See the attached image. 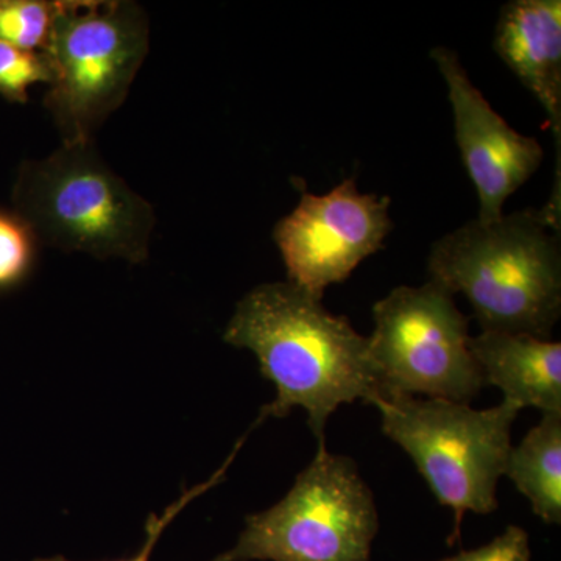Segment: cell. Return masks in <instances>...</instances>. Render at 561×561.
<instances>
[{"mask_svg":"<svg viewBox=\"0 0 561 561\" xmlns=\"http://www.w3.org/2000/svg\"><path fill=\"white\" fill-rule=\"evenodd\" d=\"M386 437L408 453L443 507L453 508L449 546L460 542L465 513L497 511V482L512 449V426L519 409L500 405L476 411L431 398L391 397L373 402Z\"/></svg>","mask_w":561,"mask_h":561,"instance_id":"cell-5","label":"cell"},{"mask_svg":"<svg viewBox=\"0 0 561 561\" xmlns=\"http://www.w3.org/2000/svg\"><path fill=\"white\" fill-rule=\"evenodd\" d=\"M54 20V2L0 0V41L31 51H43Z\"/></svg>","mask_w":561,"mask_h":561,"instance_id":"cell-13","label":"cell"},{"mask_svg":"<svg viewBox=\"0 0 561 561\" xmlns=\"http://www.w3.org/2000/svg\"><path fill=\"white\" fill-rule=\"evenodd\" d=\"M493 49L535 95L552 125L557 179L548 208L561 210V2L512 0L494 28Z\"/></svg>","mask_w":561,"mask_h":561,"instance_id":"cell-10","label":"cell"},{"mask_svg":"<svg viewBox=\"0 0 561 561\" xmlns=\"http://www.w3.org/2000/svg\"><path fill=\"white\" fill-rule=\"evenodd\" d=\"M470 350L486 383L519 411L527 408L561 415V343L529 334L482 331Z\"/></svg>","mask_w":561,"mask_h":561,"instance_id":"cell-11","label":"cell"},{"mask_svg":"<svg viewBox=\"0 0 561 561\" xmlns=\"http://www.w3.org/2000/svg\"><path fill=\"white\" fill-rule=\"evenodd\" d=\"M389 208V197L362 194L354 180L324 195L302 191L297 208L273 230L289 283L321 300L382 249L393 228Z\"/></svg>","mask_w":561,"mask_h":561,"instance_id":"cell-8","label":"cell"},{"mask_svg":"<svg viewBox=\"0 0 561 561\" xmlns=\"http://www.w3.org/2000/svg\"><path fill=\"white\" fill-rule=\"evenodd\" d=\"M232 459H230V461ZM230 461H227V465H225L224 468H220V470L217 471V474H214L213 479H209L208 482L203 483V485L195 486V489H192L191 491H186V493H184L183 496H181L180 500L175 502V504H172L171 507L165 508L161 516L150 515L146 524V541H144L142 548H140L139 552L136 553V556H133L131 559H122L116 561H150L151 552H153L154 546H157L158 540H160L161 534L165 530V527L172 523V519L175 518V516L179 515V513L183 511V508L186 507V505L190 504L192 500L201 496L202 493H205V491H208L210 486L216 485V483L220 481L221 476H224V472L227 470ZM33 561L70 560L58 556L51 557V559H36Z\"/></svg>","mask_w":561,"mask_h":561,"instance_id":"cell-17","label":"cell"},{"mask_svg":"<svg viewBox=\"0 0 561 561\" xmlns=\"http://www.w3.org/2000/svg\"><path fill=\"white\" fill-rule=\"evenodd\" d=\"M430 275L461 294L482 331L549 341L561 316L560 231L545 208L468 221L432 245Z\"/></svg>","mask_w":561,"mask_h":561,"instance_id":"cell-2","label":"cell"},{"mask_svg":"<svg viewBox=\"0 0 561 561\" xmlns=\"http://www.w3.org/2000/svg\"><path fill=\"white\" fill-rule=\"evenodd\" d=\"M224 341L254 353L262 376L276 387L260 423L302 409L321 442L327 440L328 420L342 404L386 400L368 337L289 280L249 291L232 313Z\"/></svg>","mask_w":561,"mask_h":561,"instance_id":"cell-1","label":"cell"},{"mask_svg":"<svg viewBox=\"0 0 561 561\" xmlns=\"http://www.w3.org/2000/svg\"><path fill=\"white\" fill-rule=\"evenodd\" d=\"M35 241L20 217L0 213V290L16 286L31 272Z\"/></svg>","mask_w":561,"mask_h":561,"instance_id":"cell-15","label":"cell"},{"mask_svg":"<svg viewBox=\"0 0 561 561\" xmlns=\"http://www.w3.org/2000/svg\"><path fill=\"white\" fill-rule=\"evenodd\" d=\"M379 515L356 461L319 442L289 493L247 516L230 551L210 561H371Z\"/></svg>","mask_w":561,"mask_h":561,"instance_id":"cell-6","label":"cell"},{"mask_svg":"<svg viewBox=\"0 0 561 561\" xmlns=\"http://www.w3.org/2000/svg\"><path fill=\"white\" fill-rule=\"evenodd\" d=\"M51 69L43 51H31L0 41V95L11 102H27L28 88L49 84Z\"/></svg>","mask_w":561,"mask_h":561,"instance_id":"cell-14","label":"cell"},{"mask_svg":"<svg viewBox=\"0 0 561 561\" xmlns=\"http://www.w3.org/2000/svg\"><path fill=\"white\" fill-rule=\"evenodd\" d=\"M13 203L36 241L54 249L131 264L149 257L153 206L111 171L94 142L61 144L25 161Z\"/></svg>","mask_w":561,"mask_h":561,"instance_id":"cell-3","label":"cell"},{"mask_svg":"<svg viewBox=\"0 0 561 561\" xmlns=\"http://www.w3.org/2000/svg\"><path fill=\"white\" fill-rule=\"evenodd\" d=\"M150 46L149 18L130 0H58L43 54L51 69L44 106L62 144L94 142L119 110Z\"/></svg>","mask_w":561,"mask_h":561,"instance_id":"cell-4","label":"cell"},{"mask_svg":"<svg viewBox=\"0 0 561 561\" xmlns=\"http://www.w3.org/2000/svg\"><path fill=\"white\" fill-rule=\"evenodd\" d=\"M504 476L530 502L531 512L549 526L561 523V415L546 413L512 446Z\"/></svg>","mask_w":561,"mask_h":561,"instance_id":"cell-12","label":"cell"},{"mask_svg":"<svg viewBox=\"0 0 561 561\" xmlns=\"http://www.w3.org/2000/svg\"><path fill=\"white\" fill-rule=\"evenodd\" d=\"M373 320L368 343L386 400L421 394L470 404L486 386L470 350V319L442 284L397 287L375 302Z\"/></svg>","mask_w":561,"mask_h":561,"instance_id":"cell-7","label":"cell"},{"mask_svg":"<svg viewBox=\"0 0 561 561\" xmlns=\"http://www.w3.org/2000/svg\"><path fill=\"white\" fill-rule=\"evenodd\" d=\"M431 58L448 87L457 147L478 191V219H500L508 197L540 169L545 150L538 139L513 130L494 111L472 84L456 51L435 47Z\"/></svg>","mask_w":561,"mask_h":561,"instance_id":"cell-9","label":"cell"},{"mask_svg":"<svg viewBox=\"0 0 561 561\" xmlns=\"http://www.w3.org/2000/svg\"><path fill=\"white\" fill-rule=\"evenodd\" d=\"M437 561H531L529 534L519 526H508L489 545Z\"/></svg>","mask_w":561,"mask_h":561,"instance_id":"cell-16","label":"cell"}]
</instances>
